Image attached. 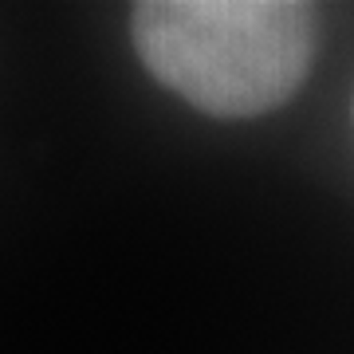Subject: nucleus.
Instances as JSON below:
<instances>
[{
    "label": "nucleus",
    "instance_id": "1",
    "mask_svg": "<svg viewBox=\"0 0 354 354\" xmlns=\"http://www.w3.org/2000/svg\"><path fill=\"white\" fill-rule=\"evenodd\" d=\"M134 51L165 91L213 118H256L304 87L319 12L299 0H142Z\"/></svg>",
    "mask_w": 354,
    "mask_h": 354
}]
</instances>
